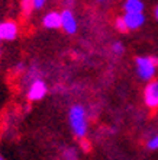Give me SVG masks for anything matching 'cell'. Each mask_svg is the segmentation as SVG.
Here are the masks:
<instances>
[{
	"instance_id": "2",
	"label": "cell",
	"mask_w": 158,
	"mask_h": 160,
	"mask_svg": "<svg viewBox=\"0 0 158 160\" xmlns=\"http://www.w3.org/2000/svg\"><path fill=\"white\" fill-rule=\"evenodd\" d=\"M136 74L142 80H152L158 68V60L154 57H138L136 61Z\"/></svg>"
},
{
	"instance_id": "18",
	"label": "cell",
	"mask_w": 158,
	"mask_h": 160,
	"mask_svg": "<svg viewBox=\"0 0 158 160\" xmlns=\"http://www.w3.org/2000/svg\"><path fill=\"white\" fill-rule=\"evenodd\" d=\"M0 58H2V48H0Z\"/></svg>"
},
{
	"instance_id": "10",
	"label": "cell",
	"mask_w": 158,
	"mask_h": 160,
	"mask_svg": "<svg viewBox=\"0 0 158 160\" xmlns=\"http://www.w3.org/2000/svg\"><path fill=\"white\" fill-rule=\"evenodd\" d=\"M21 6H22V12L25 16H29L31 12L33 10V0H21Z\"/></svg>"
},
{
	"instance_id": "4",
	"label": "cell",
	"mask_w": 158,
	"mask_h": 160,
	"mask_svg": "<svg viewBox=\"0 0 158 160\" xmlns=\"http://www.w3.org/2000/svg\"><path fill=\"white\" fill-rule=\"evenodd\" d=\"M19 26L13 21L0 22V41H13L17 38Z\"/></svg>"
},
{
	"instance_id": "8",
	"label": "cell",
	"mask_w": 158,
	"mask_h": 160,
	"mask_svg": "<svg viewBox=\"0 0 158 160\" xmlns=\"http://www.w3.org/2000/svg\"><path fill=\"white\" fill-rule=\"evenodd\" d=\"M42 25L46 29H58L61 28V13L58 12H48L42 19Z\"/></svg>"
},
{
	"instance_id": "15",
	"label": "cell",
	"mask_w": 158,
	"mask_h": 160,
	"mask_svg": "<svg viewBox=\"0 0 158 160\" xmlns=\"http://www.w3.org/2000/svg\"><path fill=\"white\" fill-rule=\"evenodd\" d=\"M46 0H33V10H39L45 6Z\"/></svg>"
},
{
	"instance_id": "1",
	"label": "cell",
	"mask_w": 158,
	"mask_h": 160,
	"mask_svg": "<svg viewBox=\"0 0 158 160\" xmlns=\"http://www.w3.org/2000/svg\"><path fill=\"white\" fill-rule=\"evenodd\" d=\"M68 121L74 135L83 140L87 134V112L81 105H74L70 108Z\"/></svg>"
},
{
	"instance_id": "20",
	"label": "cell",
	"mask_w": 158,
	"mask_h": 160,
	"mask_svg": "<svg viewBox=\"0 0 158 160\" xmlns=\"http://www.w3.org/2000/svg\"><path fill=\"white\" fill-rule=\"evenodd\" d=\"M100 2H103V0H100Z\"/></svg>"
},
{
	"instance_id": "7",
	"label": "cell",
	"mask_w": 158,
	"mask_h": 160,
	"mask_svg": "<svg viewBox=\"0 0 158 160\" xmlns=\"http://www.w3.org/2000/svg\"><path fill=\"white\" fill-rule=\"evenodd\" d=\"M123 21L126 23V28L129 29H138L144 25L145 22V16L144 13H125L123 16Z\"/></svg>"
},
{
	"instance_id": "14",
	"label": "cell",
	"mask_w": 158,
	"mask_h": 160,
	"mask_svg": "<svg viewBox=\"0 0 158 160\" xmlns=\"http://www.w3.org/2000/svg\"><path fill=\"white\" fill-rule=\"evenodd\" d=\"M112 50H113V52H115V54H122L125 48H123V45H122L121 42H115V44L112 45Z\"/></svg>"
},
{
	"instance_id": "17",
	"label": "cell",
	"mask_w": 158,
	"mask_h": 160,
	"mask_svg": "<svg viewBox=\"0 0 158 160\" xmlns=\"http://www.w3.org/2000/svg\"><path fill=\"white\" fill-rule=\"evenodd\" d=\"M155 18H157V19H158V6H157V8H155Z\"/></svg>"
},
{
	"instance_id": "11",
	"label": "cell",
	"mask_w": 158,
	"mask_h": 160,
	"mask_svg": "<svg viewBox=\"0 0 158 160\" xmlns=\"http://www.w3.org/2000/svg\"><path fill=\"white\" fill-rule=\"evenodd\" d=\"M146 147L150 150H158V134H155L154 137H151L146 143Z\"/></svg>"
},
{
	"instance_id": "13",
	"label": "cell",
	"mask_w": 158,
	"mask_h": 160,
	"mask_svg": "<svg viewBox=\"0 0 158 160\" xmlns=\"http://www.w3.org/2000/svg\"><path fill=\"white\" fill-rule=\"evenodd\" d=\"M115 26H116V29L121 31V32H126V31H128L126 23H125V21H123V18H117L116 22H115Z\"/></svg>"
},
{
	"instance_id": "12",
	"label": "cell",
	"mask_w": 158,
	"mask_h": 160,
	"mask_svg": "<svg viewBox=\"0 0 158 160\" xmlns=\"http://www.w3.org/2000/svg\"><path fill=\"white\" fill-rule=\"evenodd\" d=\"M64 159L65 160H77V152L74 148H67L64 152Z\"/></svg>"
},
{
	"instance_id": "16",
	"label": "cell",
	"mask_w": 158,
	"mask_h": 160,
	"mask_svg": "<svg viewBox=\"0 0 158 160\" xmlns=\"http://www.w3.org/2000/svg\"><path fill=\"white\" fill-rule=\"evenodd\" d=\"M16 70H17V72H21V70H23V64H22V63L17 64V66H16Z\"/></svg>"
},
{
	"instance_id": "5",
	"label": "cell",
	"mask_w": 158,
	"mask_h": 160,
	"mask_svg": "<svg viewBox=\"0 0 158 160\" xmlns=\"http://www.w3.org/2000/svg\"><path fill=\"white\" fill-rule=\"evenodd\" d=\"M45 95H46V84H45V82L41 80V79H35L32 83L29 84V89H28V99L32 101V102L41 101Z\"/></svg>"
},
{
	"instance_id": "9",
	"label": "cell",
	"mask_w": 158,
	"mask_h": 160,
	"mask_svg": "<svg viewBox=\"0 0 158 160\" xmlns=\"http://www.w3.org/2000/svg\"><path fill=\"white\" fill-rule=\"evenodd\" d=\"M123 9H125V13H142L144 3L141 0H126Z\"/></svg>"
},
{
	"instance_id": "6",
	"label": "cell",
	"mask_w": 158,
	"mask_h": 160,
	"mask_svg": "<svg viewBox=\"0 0 158 160\" xmlns=\"http://www.w3.org/2000/svg\"><path fill=\"white\" fill-rule=\"evenodd\" d=\"M61 28L70 35L77 32V19L70 9H65L61 12Z\"/></svg>"
},
{
	"instance_id": "19",
	"label": "cell",
	"mask_w": 158,
	"mask_h": 160,
	"mask_svg": "<svg viewBox=\"0 0 158 160\" xmlns=\"http://www.w3.org/2000/svg\"><path fill=\"white\" fill-rule=\"evenodd\" d=\"M0 160H3V159H2V157H0Z\"/></svg>"
},
{
	"instance_id": "3",
	"label": "cell",
	"mask_w": 158,
	"mask_h": 160,
	"mask_svg": "<svg viewBox=\"0 0 158 160\" xmlns=\"http://www.w3.org/2000/svg\"><path fill=\"white\" fill-rule=\"evenodd\" d=\"M144 101L145 105L151 109L158 108V80H151L144 90Z\"/></svg>"
}]
</instances>
